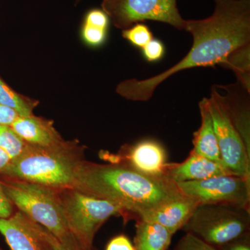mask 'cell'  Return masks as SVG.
Here are the masks:
<instances>
[{"mask_svg": "<svg viewBox=\"0 0 250 250\" xmlns=\"http://www.w3.org/2000/svg\"><path fill=\"white\" fill-rule=\"evenodd\" d=\"M186 196L204 204H225L250 209V182L239 176H216L177 183Z\"/></svg>", "mask_w": 250, "mask_h": 250, "instance_id": "9c48e42d", "label": "cell"}, {"mask_svg": "<svg viewBox=\"0 0 250 250\" xmlns=\"http://www.w3.org/2000/svg\"><path fill=\"white\" fill-rule=\"evenodd\" d=\"M58 194L67 228L85 249L93 250L95 235L111 216L125 218L124 210L119 206L74 188L60 189Z\"/></svg>", "mask_w": 250, "mask_h": 250, "instance_id": "5b68a950", "label": "cell"}, {"mask_svg": "<svg viewBox=\"0 0 250 250\" xmlns=\"http://www.w3.org/2000/svg\"><path fill=\"white\" fill-rule=\"evenodd\" d=\"M214 4L208 18L186 20L184 30L191 35L192 43L180 62L155 76L122 82L117 93L130 101H149L172 75L194 67L221 65L233 50L250 44V0H214Z\"/></svg>", "mask_w": 250, "mask_h": 250, "instance_id": "6da1fadb", "label": "cell"}, {"mask_svg": "<svg viewBox=\"0 0 250 250\" xmlns=\"http://www.w3.org/2000/svg\"><path fill=\"white\" fill-rule=\"evenodd\" d=\"M19 116L14 110L0 104V125L11 126Z\"/></svg>", "mask_w": 250, "mask_h": 250, "instance_id": "f1b7e54d", "label": "cell"}, {"mask_svg": "<svg viewBox=\"0 0 250 250\" xmlns=\"http://www.w3.org/2000/svg\"><path fill=\"white\" fill-rule=\"evenodd\" d=\"M174 250H219L215 247L206 243L201 238L187 232L177 243Z\"/></svg>", "mask_w": 250, "mask_h": 250, "instance_id": "603a6c76", "label": "cell"}, {"mask_svg": "<svg viewBox=\"0 0 250 250\" xmlns=\"http://www.w3.org/2000/svg\"><path fill=\"white\" fill-rule=\"evenodd\" d=\"M102 9L115 27L123 30L146 21L185 29L186 20L179 13L177 0H103Z\"/></svg>", "mask_w": 250, "mask_h": 250, "instance_id": "ba28073f", "label": "cell"}, {"mask_svg": "<svg viewBox=\"0 0 250 250\" xmlns=\"http://www.w3.org/2000/svg\"><path fill=\"white\" fill-rule=\"evenodd\" d=\"M218 87L226 91L227 95L224 97L229 115L250 153V93L238 82L234 84Z\"/></svg>", "mask_w": 250, "mask_h": 250, "instance_id": "9a60e30c", "label": "cell"}, {"mask_svg": "<svg viewBox=\"0 0 250 250\" xmlns=\"http://www.w3.org/2000/svg\"><path fill=\"white\" fill-rule=\"evenodd\" d=\"M110 162H122L147 175H166L167 154L160 143L146 139L125 146L118 155L108 156Z\"/></svg>", "mask_w": 250, "mask_h": 250, "instance_id": "8fae6325", "label": "cell"}, {"mask_svg": "<svg viewBox=\"0 0 250 250\" xmlns=\"http://www.w3.org/2000/svg\"><path fill=\"white\" fill-rule=\"evenodd\" d=\"M54 250H86L85 248H82V246H78L77 248H69L62 246V243L59 241H57L54 247Z\"/></svg>", "mask_w": 250, "mask_h": 250, "instance_id": "4dcf8cb0", "label": "cell"}, {"mask_svg": "<svg viewBox=\"0 0 250 250\" xmlns=\"http://www.w3.org/2000/svg\"><path fill=\"white\" fill-rule=\"evenodd\" d=\"M108 29L83 22L81 36L85 45L91 47L103 45L107 39Z\"/></svg>", "mask_w": 250, "mask_h": 250, "instance_id": "7402d4cb", "label": "cell"}, {"mask_svg": "<svg viewBox=\"0 0 250 250\" xmlns=\"http://www.w3.org/2000/svg\"><path fill=\"white\" fill-rule=\"evenodd\" d=\"M217 248L219 250H250V233Z\"/></svg>", "mask_w": 250, "mask_h": 250, "instance_id": "484cf974", "label": "cell"}, {"mask_svg": "<svg viewBox=\"0 0 250 250\" xmlns=\"http://www.w3.org/2000/svg\"><path fill=\"white\" fill-rule=\"evenodd\" d=\"M27 145L11 126L0 125V148L9 154L11 160L22 154Z\"/></svg>", "mask_w": 250, "mask_h": 250, "instance_id": "ffe728a7", "label": "cell"}, {"mask_svg": "<svg viewBox=\"0 0 250 250\" xmlns=\"http://www.w3.org/2000/svg\"><path fill=\"white\" fill-rule=\"evenodd\" d=\"M198 205L195 199L184 195L156 209L143 213L136 220L159 224L174 235L183 229Z\"/></svg>", "mask_w": 250, "mask_h": 250, "instance_id": "4fadbf2b", "label": "cell"}, {"mask_svg": "<svg viewBox=\"0 0 250 250\" xmlns=\"http://www.w3.org/2000/svg\"><path fill=\"white\" fill-rule=\"evenodd\" d=\"M11 161V159L9 154L0 148V176L9 166Z\"/></svg>", "mask_w": 250, "mask_h": 250, "instance_id": "f546056e", "label": "cell"}, {"mask_svg": "<svg viewBox=\"0 0 250 250\" xmlns=\"http://www.w3.org/2000/svg\"><path fill=\"white\" fill-rule=\"evenodd\" d=\"M11 127L21 139L32 146L52 147L65 141L54 128L53 122L35 115L18 117Z\"/></svg>", "mask_w": 250, "mask_h": 250, "instance_id": "5bb4252c", "label": "cell"}, {"mask_svg": "<svg viewBox=\"0 0 250 250\" xmlns=\"http://www.w3.org/2000/svg\"><path fill=\"white\" fill-rule=\"evenodd\" d=\"M80 0H77V2H78V1H80Z\"/></svg>", "mask_w": 250, "mask_h": 250, "instance_id": "1f68e13d", "label": "cell"}, {"mask_svg": "<svg viewBox=\"0 0 250 250\" xmlns=\"http://www.w3.org/2000/svg\"><path fill=\"white\" fill-rule=\"evenodd\" d=\"M83 22L108 29L110 19L103 9H93L86 13Z\"/></svg>", "mask_w": 250, "mask_h": 250, "instance_id": "d4e9b609", "label": "cell"}, {"mask_svg": "<svg viewBox=\"0 0 250 250\" xmlns=\"http://www.w3.org/2000/svg\"><path fill=\"white\" fill-rule=\"evenodd\" d=\"M220 66L232 70L238 82L250 93V44L231 52Z\"/></svg>", "mask_w": 250, "mask_h": 250, "instance_id": "ac0fdd59", "label": "cell"}, {"mask_svg": "<svg viewBox=\"0 0 250 250\" xmlns=\"http://www.w3.org/2000/svg\"><path fill=\"white\" fill-rule=\"evenodd\" d=\"M0 104L14 110L20 116H33L39 102L21 95L0 78Z\"/></svg>", "mask_w": 250, "mask_h": 250, "instance_id": "d6986e66", "label": "cell"}, {"mask_svg": "<svg viewBox=\"0 0 250 250\" xmlns=\"http://www.w3.org/2000/svg\"><path fill=\"white\" fill-rule=\"evenodd\" d=\"M206 99L222 161L233 175L250 182V153L231 121L225 97L214 85Z\"/></svg>", "mask_w": 250, "mask_h": 250, "instance_id": "52a82bcc", "label": "cell"}, {"mask_svg": "<svg viewBox=\"0 0 250 250\" xmlns=\"http://www.w3.org/2000/svg\"><path fill=\"white\" fill-rule=\"evenodd\" d=\"M135 250H168L173 234L159 224L136 220Z\"/></svg>", "mask_w": 250, "mask_h": 250, "instance_id": "e0dca14e", "label": "cell"}, {"mask_svg": "<svg viewBox=\"0 0 250 250\" xmlns=\"http://www.w3.org/2000/svg\"><path fill=\"white\" fill-rule=\"evenodd\" d=\"M0 233L11 250H54L58 241L47 229L19 210L9 218H0Z\"/></svg>", "mask_w": 250, "mask_h": 250, "instance_id": "30bf717a", "label": "cell"}, {"mask_svg": "<svg viewBox=\"0 0 250 250\" xmlns=\"http://www.w3.org/2000/svg\"><path fill=\"white\" fill-rule=\"evenodd\" d=\"M228 174H232L223 162L210 160L192 150L183 162H167L166 167V175L175 183L203 180Z\"/></svg>", "mask_w": 250, "mask_h": 250, "instance_id": "7c38bea8", "label": "cell"}, {"mask_svg": "<svg viewBox=\"0 0 250 250\" xmlns=\"http://www.w3.org/2000/svg\"><path fill=\"white\" fill-rule=\"evenodd\" d=\"M0 250H1V248H0Z\"/></svg>", "mask_w": 250, "mask_h": 250, "instance_id": "d6a6232c", "label": "cell"}, {"mask_svg": "<svg viewBox=\"0 0 250 250\" xmlns=\"http://www.w3.org/2000/svg\"><path fill=\"white\" fill-rule=\"evenodd\" d=\"M85 146L64 141L52 147L28 143L22 154L11 160L0 177L40 184L56 190L72 187L74 172L85 159Z\"/></svg>", "mask_w": 250, "mask_h": 250, "instance_id": "3957f363", "label": "cell"}, {"mask_svg": "<svg viewBox=\"0 0 250 250\" xmlns=\"http://www.w3.org/2000/svg\"><path fill=\"white\" fill-rule=\"evenodd\" d=\"M106 250H135L134 244L125 235H118L108 242Z\"/></svg>", "mask_w": 250, "mask_h": 250, "instance_id": "4316f807", "label": "cell"}, {"mask_svg": "<svg viewBox=\"0 0 250 250\" xmlns=\"http://www.w3.org/2000/svg\"><path fill=\"white\" fill-rule=\"evenodd\" d=\"M199 108L201 116V125L194 132L192 150L210 160L223 162L206 98L202 99L199 103Z\"/></svg>", "mask_w": 250, "mask_h": 250, "instance_id": "2e32d148", "label": "cell"}, {"mask_svg": "<svg viewBox=\"0 0 250 250\" xmlns=\"http://www.w3.org/2000/svg\"><path fill=\"white\" fill-rule=\"evenodd\" d=\"M6 195L17 210L40 224L69 248L81 246L67 228L58 190L19 179L0 177Z\"/></svg>", "mask_w": 250, "mask_h": 250, "instance_id": "277c9868", "label": "cell"}, {"mask_svg": "<svg viewBox=\"0 0 250 250\" xmlns=\"http://www.w3.org/2000/svg\"><path fill=\"white\" fill-rule=\"evenodd\" d=\"M16 210V208L5 193L0 182V218H9Z\"/></svg>", "mask_w": 250, "mask_h": 250, "instance_id": "83f0119b", "label": "cell"}, {"mask_svg": "<svg viewBox=\"0 0 250 250\" xmlns=\"http://www.w3.org/2000/svg\"><path fill=\"white\" fill-rule=\"evenodd\" d=\"M122 35L131 45L141 49L154 39L149 28L142 22L136 23L127 29H123Z\"/></svg>", "mask_w": 250, "mask_h": 250, "instance_id": "44dd1931", "label": "cell"}, {"mask_svg": "<svg viewBox=\"0 0 250 250\" xmlns=\"http://www.w3.org/2000/svg\"><path fill=\"white\" fill-rule=\"evenodd\" d=\"M72 188L119 206L125 221L184 196L167 176L145 174L124 163L82 161L74 172Z\"/></svg>", "mask_w": 250, "mask_h": 250, "instance_id": "7a4b0ae2", "label": "cell"}, {"mask_svg": "<svg viewBox=\"0 0 250 250\" xmlns=\"http://www.w3.org/2000/svg\"><path fill=\"white\" fill-rule=\"evenodd\" d=\"M142 52L147 62H159L165 54V46L161 41L153 39L143 47Z\"/></svg>", "mask_w": 250, "mask_h": 250, "instance_id": "cb8c5ba5", "label": "cell"}, {"mask_svg": "<svg viewBox=\"0 0 250 250\" xmlns=\"http://www.w3.org/2000/svg\"><path fill=\"white\" fill-rule=\"evenodd\" d=\"M182 230L218 248L250 231V209L225 204L199 205Z\"/></svg>", "mask_w": 250, "mask_h": 250, "instance_id": "8992f818", "label": "cell"}]
</instances>
